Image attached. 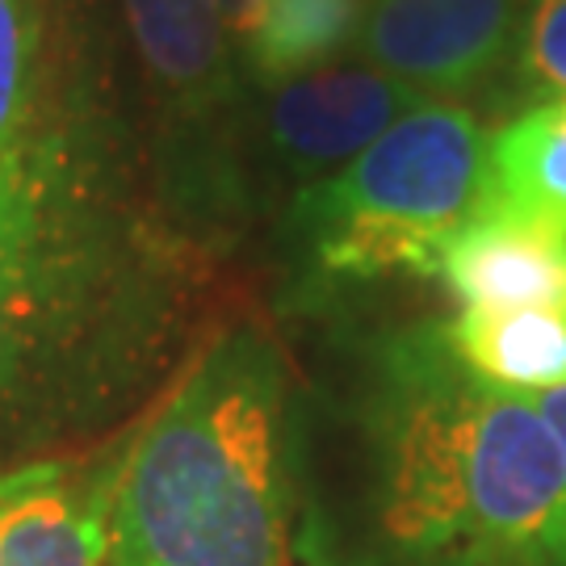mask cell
<instances>
[{"mask_svg":"<svg viewBox=\"0 0 566 566\" xmlns=\"http://www.w3.org/2000/svg\"><path fill=\"white\" fill-rule=\"evenodd\" d=\"M533 403H537V411H542V420H546V428H549V437H554V446H558L563 479H566V386L546 390V395H533Z\"/></svg>","mask_w":566,"mask_h":566,"instance_id":"16","label":"cell"},{"mask_svg":"<svg viewBox=\"0 0 566 566\" xmlns=\"http://www.w3.org/2000/svg\"><path fill=\"white\" fill-rule=\"evenodd\" d=\"M122 441L0 474V566H109Z\"/></svg>","mask_w":566,"mask_h":566,"instance_id":"8","label":"cell"},{"mask_svg":"<svg viewBox=\"0 0 566 566\" xmlns=\"http://www.w3.org/2000/svg\"><path fill=\"white\" fill-rule=\"evenodd\" d=\"M369 0H264L240 63L256 88L282 84L357 51Z\"/></svg>","mask_w":566,"mask_h":566,"instance_id":"11","label":"cell"},{"mask_svg":"<svg viewBox=\"0 0 566 566\" xmlns=\"http://www.w3.org/2000/svg\"><path fill=\"white\" fill-rule=\"evenodd\" d=\"M528 0H369L365 63L424 97H458L516 51Z\"/></svg>","mask_w":566,"mask_h":566,"instance_id":"7","label":"cell"},{"mask_svg":"<svg viewBox=\"0 0 566 566\" xmlns=\"http://www.w3.org/2000/svg\"><path fill=\"white\" fill-rule=\"evenodd\" d=\"M122 13L160 122L156 189L206 243L248 202V72L214 0H122Z\"/></svg>","mask_w":566,"mask_h":566,"instance_id":"5","label":"cell"},{"mask_svg":"<svg viewBox=\"0 0 566 566\" xmlns=\"http://www.w3.org/2000/svg\"><path fill=\"white\" fill-rule=\"evenodd\" d=\"M298 458L277 336L223 327L122 441L109 566H303Z\"/></svg>","mask_w":566,"mask_h":566,"instance_id":"3","label":"cell"},{"mask_svg":"<svg viewBox=\"0 0 566 566\" xmlns=\"http://www.w3.org/2000/svg\"><path fill=\"white\" fill-rule=\"evenodd\" d=\"M437 277L462 311L554 303L566 294V223L486 202L446 248Z\"/></svg>","mask_w":566,"mask_h":566,"instance_id":"9","label":"cell"},{"mask_svg":"<svg viewBox=\"0 0 566 566\" xmlns=\"http://www.w3.org/2000/svg\"><path fill=\"white\" fill-rule=\"evenodd\" d=\"M512 55L533 88L566 97V0H528Z\"/></svg>","mask_w":566,"mask_h":566,"instance_id":"14","label":"cell"},{"mask_svg":"<svg viewBox=\"0 0 566 566\" xmlns=\"http://www.w3.org/2000/svg\"><path fill=\"white\" fill-rule=\"evenodd\" d=\"M424 102L432 97L378 72L374 63H327L261 88L248 122V156H256L273 181L298 193L353 164Z\"/></svg>","mask_w":566,"mask_h":566,"instance_id":"6","label":"cell"},{"mask_svg":"<svg viewBox=\"0 0 566 566\" xmlns=\"http://www.w3.org/2000/svg\"><path fill=\"white\" fill-rule=\"evenodd\" d=\"M202 248L93 105L51 97L0 151V474L118 441L177 382Z\"/></svg>","mask_w":566,"mask_h":566,"instance_id":"1","label":"cell"},{"mask_svg":"<svg viewBox=\"0 0 566 566\" xmlns=\"http://www.w3.org/2000/svg\"><path fill=\"white\" fill-rule=\"evenodd\" d=\"M446 336L465 369L500 390L546 395L566 386V294L507 311H458Z\"/></svg>","mask_w":566,"mask_h":566,"instance_id":"10","label":"cell"},{"mask_svg":"<svg viewBox=\"0 0 566 566\" xmlns=\"http://www.w3.org/2000/svg\"><path fill=\"white\" fill-rule=\"evenodd\" d=\"M378 528L407 566H566V479L533 395L470 374L446 324L378 340L361 382Z\"/></svg>","mask_w":566,"mask_h":566,"instance_id":"2","label":"cell"},{"mask_svg":"<svg viewBox=\"0 0 566 566\" xmlns=\"http://www.w3.org/2000/svg\"><path fill=\"white\" fill-rule=\"evenodd\" d=\"M491 135L465 102L432 97L324 181L290 193L282 235L311 277H437L486 206Z\"/></svg>","mask_w":566,"mask_h":566,"instance_id":"4","label":"cell"},{"mask_svg":"<svg viewBox=\"0 0 566 566\" xmlns=\"http://www.w3.org/2000/svg\"><path fill=\"white\" fill-rule=\"evenodd\" d=\"M219 4V18H223L227 34L235 42V51H243V42L252 34V25L261 18V4L264 0H214Z\"/></svg>","mask_w":566,"mask_h":566,"instance_id":"15","label":"cell"},{"mask_svg":"<svg viewBox=\"0 0 566 566\" xmlns=\"http://www.w3.org/2000/svg\"><path fill=\"white\" fill-rule=\"evenodd\" d=\"M486 202L566 223V97L528 105L491 135Z\"/></svg>","mask_w":566,"mask_h":566,"instance_id":"12","label":"cell"},{"mask_svg":"<svg viewBox=\"0 0 566 566\" xmlns=\"http://www.w3.org/2000/svg\"><path fill=\"white\" fill-rule=\"evenodd\" d=\"M42 46V0H0V151L13 147L51 105Z\"/></svg>","mask_w":566,"mask_h":566,"instance_id":"13","label":"cell"}]
</instances>
